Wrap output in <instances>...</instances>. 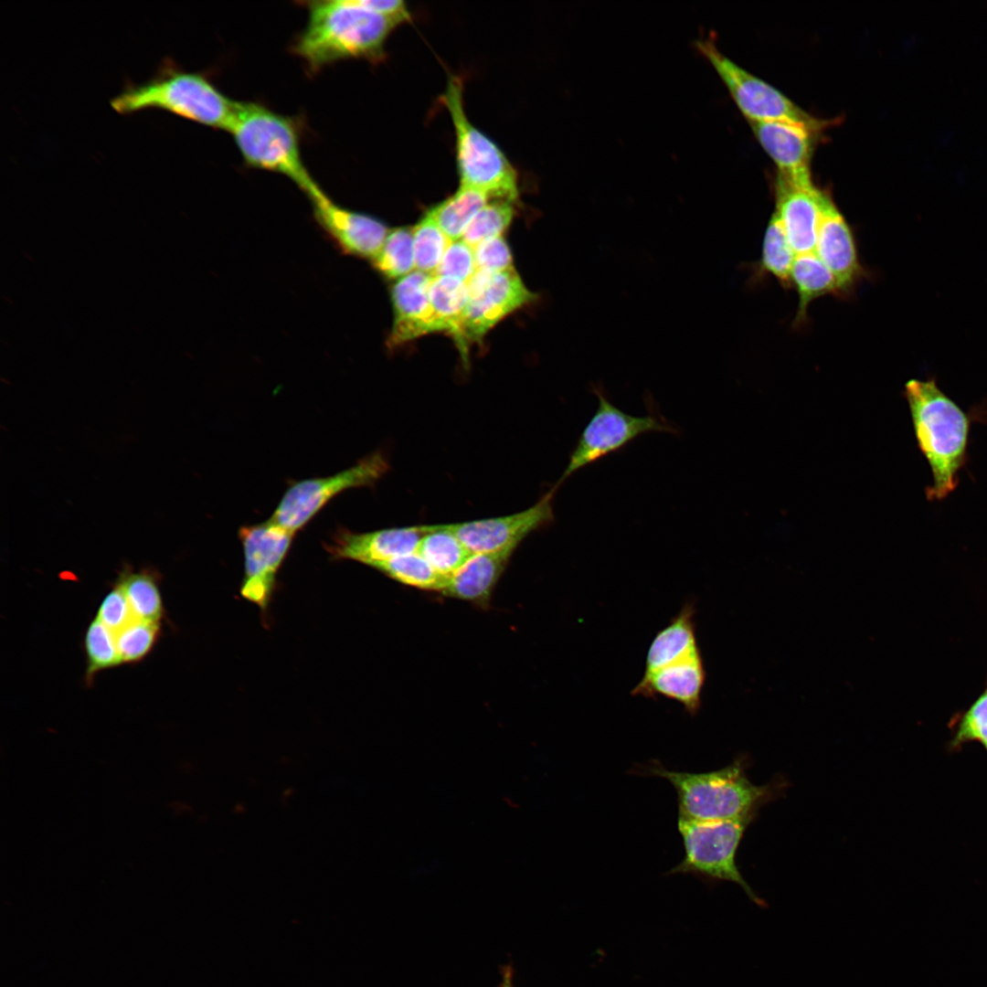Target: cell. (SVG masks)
Instances as JSON below:
<instances>
[{
	"label": "cell",
	"instance_id": "17",
	"mask_svg": "<svg viewBox=\"0 0 987 987\" xmlns=\"http://www.w3.org/2000/svg\"><path fill=\"white\" fill-rule=\"evenodd\" d=\"M814 252L848 293L863 276L851 227L826 192L817 228Z\"/></svg>",
	"mask_w": 987,
	"mask_h": 987
},
{
	"label": "cell",
	"instance_id": "33",
	"mask_svg": "<svg viewBox=\"0 0 987 987\" xmlns=\"http://www.w3.org/2000/svg\"><path fill=\"white\" fill-rule=\"evenodd\" d=\"M514 203L491 200L472 219L462 239L472 249L481 242L502 236L514 216Z\"/></svg>",
	"mask_w": 987,
	"mask_h": 987
},
{
	"label": "cell",
	"instance_id": "37",
	"mask_svg": "<svg viewBox=\"0 0 987 987\" xmlns=\"http://www.w3.org/2000/svg\"><path fill=\"white\" fill-rule=\"evenodd\" d=\"M971 740L987 749V688L964 713L954 737L955 745Z\"/></svg>",
	"mask_w": 987,
	"mask_h": 987
},
{
	"label": "cell",
	"instance_id": "1",
	"mask_svg": "<svg viewBox=\"0 0 987 987\" xmlns=\"http://www.w3.org/2000/svg\"><path fill=\"white\" fill-rule=\"evenodd\" d=\"M305 6L307 23L292 51L313 72L345 59L379 61L388 36L398 25L357 0L309 1Z\"/></svg>",
	"mask_w": 987,
	"mask_h": 987
},
{
	"label": "cell",
	"instance_id": "25",
	"mask_svg": "<svg viewBox=\"0 0 987 987\" xmlns=\"http://www.w3.org/2000/svg\"><path fill=\"white\" fill-rule=\"evenodd\" d=\"M116 584L122 589L135 618L161 622L164 608L159 587V575L148 568H124Z\"/></svg>",
	"mask_w": 987,
	"mask_h": 987
},
{
	"label": "cell",
	"instance_id": "4",
	"mask_svg": "<svg viewBox=\"0 0 987 987\" xmlns=\"http://www.w3.org/2000/svg\"><path fill=\"white\" fill-rule=\"evenodd\" d=\"M906 394L919 447L932 472L928 496L939 500L956 487L967 447L969 421L933 380H910Z\"/></svg>",
	"mask_w": 987,
	"mask_h": 987
},
{
	"label": "cell",
	"instance_id": "32",
	"mask_svg": "<svg viewBox=\"0 0 987 987\" xmlns=\"http://www.w3.org/2000/svg\"><path fill=\"white\" fill-rule=\"evenodd\" d=\"M412 233L415 269L434 275L451 240L427 213Z\"/></svg>",
	"mask_w": 987,
	"mask_h": 987
},
{
	"label": "cell",
	"instance_id": "34",
	"mask_svg": "<svg viewBox=\"0 0 987 987\" xmlns=\"http://www.w3.org/2000/svg\"><path fill=\"white\" fill-rule=\"evenodd\" d=\"M160 623L136 619L115 634L122 663H136L150 653L160 637Z\"/></svg>",
	"mask_w": 987,
	"mask_h": 987
},
{
	"label": "cell",
	"instance_id": "20",
	"mask_svg": "<svg viewBox=\"0 0 987 987\" xmlns=\"http://www.w3.org/2000/svg\"><path fill=\"white\" fill-rule=\"evenodd\" d=\"M706 670L700 651L643 675L631 691L632 695L648 698L663 696L681 704L695 716L701 706Z\"/></svg>",
	"mask_w": 987,
	"mask_h": 987
},
{
	"label": "cell",
	"instance_id": "14",
	"mask_svg": "<svg viewBox=\"0 0 987 987\" xmlns=\"http://www.w3.org/2000/svg\"><path fill=\"white\" fill-rule=\"evenodd\" d=\"M317 221L346 254L373 260L389 229L377 218L335 204L319 187L308 196Z\"/></svg>",
	"mask_w": 987,
	"mask_h": 987
},
{
	"label": "cell",
	"instance_id": "24",
	"mask_svg": "<svg viewBox=\"0 0 987 987\" xmlns=\"http://www.w3.org/2000/svg\"><path fill=\"white\" fill-rule=\"evenodd\" d=\"M430 300L437 331L452 336L462 357V328L468 303L467 284L451 277L433 276L430 285Z\"/></svg>",
	"mask_w": 987,
	"mask_h": 987
},
{
	"label": "cell",
	"instance_id": "39",
	"mask_svg": "<svg viewBox=\"0 0 987 987\" xmlns=\"http://www.w3.org/2000/svg\"><path fill=\"white\" fill-rule=\"evenodd\" d=\"M504 987H511L510 978L505 979V982L504 984Z\"/></svg>",
	"mask_w": 987,
	"mask_h": 987
},
{
	"label": "cell",
	"instance_id": "13",
	"mask_svg": "<svg viewBox=\"0 0 987 987\" xmlns=\"http://www.w3.org/2000/svg\"><path fill=\"white\" fill-rule=\"evenodd\" d=\"M551 489L532 506L518 513L481 520L447 524L471 554L513 552L530 534L555 520Z\"/></svg>",
	"mask_w": 987,
	"mask_h": 987
},
{
	"label": "cell",
	"instance_id": "21",
	"mask_svg": "<svg viewBox=\"0 0 987 987\" xmlns=\"http://www.w3.org/2000/svg\"><path fill=\"white\" fill-rule=\"evenodd\" d=\"M513 552L471 554L445 581L444 596L485 608L504 574Z\"/></svg>",
	"mask_w": 987,
	"mask_h": 987
},
{
	"label": "cell",
	"instance_id": "11",
	"mask_svg": "<svg viewBox=\"0 0 987 987\" xmlns=\"http://www.w3.org/2000/svg\"><path fill=\"white\" fill-rule=\"evenodd\" d=\"M466 284L468 303L462 328V357L464 366L468 363L472 343L481 341L506 315L538 298L525 287L514 268L496 272L477 269Z\"/></svg>",
	"mask_w": 987,
	"mask_h": 987
},
{
	"label": "cell",
	"instance_id": "22",
	"mask_svg": "<svg viewBox=\"0 0 987 987\" xmlns=\"http://www.w3.org/2000/svg\"><path fill=\"white\" fill-rule=\"evenodd\" d=\"M695 604L686 602L653 637L647 650L644 672L668 665L699 652L695 635Z\"/></svg>",
	"mask_w": 987,
	"mask_h": 987
},
{
	"label": "cell",
	"instance_id": "36",
	"mask_svg": "<svg viewBox=\"0 0 987 987\" xmlns=\"http://www.w3.org/2000/svg\"><path fill=\"white\" fill-rule=\"evenodd\" d=\"M96 618L114 634L137 619L118 584H114L102 599Z\"/></svg>",
	"mask_w": 987,
	"mask_h": 987
},
{
	"label": "cell",
	"instance_id": "5",
	"mask_svg": "<svg viewBox=\"0 0 987 987\" xmlns=\"http://www.w3.org/2000/svg\"><path fill=\"white\" fill-rule=\"evenodd\" d=\"M247 166L282 175L308 196L319 186L309 174L301 152L298 124L253 101H236L226 130Z\"/></svg>",
	"mask_w": 987,
	"mask_h": 987
},
{
	"label": "cell",
	"instance_id": "12",
	"mask_svg": "<svg viewBox=\"0 0 987 987\" xmlns=\"http://www.w3.org/2000/svg\"><path fill=\"white\" fill-rule=\"evenodd\" d=\"M238 534L244 555L240 595L265 611L295 534L271 518L263 523L243 525Z\"/></svg>",
	"mask_w": 987,
	"mask_h": 987
},
{
	"label": "cell",
	"instance_id": "28",
	"mask_svg": "<svg viewBox=\"0 0 987 987\" xmlns=\"http://www.w3.org/2000/svg\"><path fill=\"white\" fill-rule=\"evenodd\" d=\"M795 256L780 218L774 211L764 233L759 270L776 278L783 288H790Z\"/></svg>",
	"mask_w": 987,
	"mask_h": 987
},
{
	"label": "cell",
	"instance_id": "30",
	"mask_svg": "<svg viewBox=\"0 0 987 987\" xmlns=\"http://www.w3.org/2000/svg\"><path fill=\"white\" fill-rule=\"evenodd\" d=\"M374 268L388 279H400L415 269L412 228L389 230L387 239L372 260Z\"/></svg>",
	"mask_w": 987,
	"mask_h": 987
},
{
	"label": "cell",
	"instance_id": "10",
	"mask_svg": "<svg viewBox=\"0 0 987 987\" xmlns=\"http://www.w3.org/2000/svg\"><path fill=\"white\" fill-rule=\"evenodd\" d=\"M388 469L386 455L377 451L333 475L294 482L282 495L271 519L295 534L333 498L349 489L373 486Z\"/></svg>",
	"mask_w": 987,
	"mask_h": 987
},
{
	"label": "cell",
	"instance_id": "19",
	"mask_svg": "<svg viewBox=\"0 0 987 987\" xmlns=\"http://www.w3.org/2000/svg\"><path fill=\"white\" fill-rule=\"evenodd\" d=\"M433 275L414 271L398 279L391 289L394 322L388 345L397 346L430 333L438 332L430 300Z\"/></svg>",
	"mask_w": 987,
	"mask_h": 987
},
{
	"label": "cell",
	"instance_id": "7",
	"mask_svg": "<svg viewBox=\"0 0 987 987\" xmlns=\"http://www.w3.org/2000/svg\"><path fill=\"white\" fill-rule=\"evenodd\" d=\"M752 820L694 822L678 819L685 856L669 874H693L734 882L754 904L765 907L767 903L744 879L736 862L738 845Z\"/></svg>",
	"mask_w": 987,
	"mask_h": 987
},
{
	"label": "cell",
	"instance_id": "38",
	"mask_svg": "<svg viewBox=\"0 0 987 987\" xmlns=\"http://www.w3.org/2000/svg\"><path fill=\"white\" fill-rule=\"evenodd\" d=\"M476 269L503 271L513 269V259L508 244L502 237L486 239L473 248Z\"/></svg>",
	"mask_w": 987,
	"mask_h": 987
},
{
	"label": "cell",
	"instance_id": "9",
	"mask_svg": "<svg viewBox=\"0 0 987 987\" xmlns=\"http://www.w3.org/2000/svg\"><path fill=\"white\" fill-rule=\"evenodd\" d=\"M598 408L582 430L569 456L568 463L557 485L583 467L621 451L638 437L650 432L678 434V429L662 416L630 415L606 397L602 388L593 386Z\"/></svg>",
	"mask_w": 987,
	"mask_h": 987
},
{
	"label": "cell",
	"instance_id": "26",
	"mask_svg": "<svg viewBox=\"0 0 987 987\" xmlns=\"http://www.w3.org/2000/svg\"><path fill=\"white\" fill-rule=\"evenodd\" d=\"M484 193L460 186L450 197L430 207L426 213L432 218L451 241L462 238L474 216L489 202Z\"/></svg>",
	"mask_w": 987,
	"mask_h": 987
},
{
	"label": "cell",
	"instance_id": "6",
	"mask_svg": "<svg viewBox=\"0 0 987 987\" xmlns=\"http://www.w3.org/2000/svg\"><path fill=\"white\" fill-rule=\"evenodd\" d=\"M442 102L455 131L460 186L479 190L490 200L515 203L519 196L517 173L500 147L470 122L459 78L448 80Z\"/></svg>",
	"mask_w": 987,
	"mask_h": 987
},
{
	"label": "cell",
	"instance_id": "8",
	"mask_svg": "<svg viewBox=\"0 0 987 987\" xmlns=\"http://www.w3.org/2000/svg\"><path fill=\"white\" fill-rule=\"evenodd\" d=\"M696 49L711 63L740 111L752 122L780 121L801 124L817 132L828 125L806 112L775 87L751 74L726 56L715 37H699Z\"/></svg>",
	"mask_w": 987,
	"mask_h": 987
},
{
	"label": "cell",
	"instance_id": "29",
	"mask_svg": "<svg viewBox=\"0 0 987 987\" xmlns=\"http://www.w3.org/2000/svg\"><path fill=\"white\" fill-rule=\"evenodd\" d=\"M376 569L402 585L423 590L441 592L447 579L417 551L394 557Z\"/></svg>",
	"mask_w": 987,
	"mask_h": 987
},
{
	"label": "cell",
	"instance_id": "18",
	"mask_svg": "<svg viewBox=\"0 0 987 987\" xmlns=\"http://www.w3.org/2000/svg\"><path fill=\"white\" fill-rule=\"evenodd\" d=\"M824 195L816 186H803L777 176L775 212L796 254L814 251Z\"/></svg>",
	"mask_w": 987,
	"mask_h": 987
},
{
	"label": "cell",
	"instance_id": "35",
	"mask_svg": "<svg viewBox=\"0 0 987 987\" xmlns=\"http://www.w3.org/2000/svg\"><path fill=\"white\" fill-rule=\"evenodd\" d=\"M476 270L473 249L458 239L451 242L433 276L451 277L467 283Z\"/></svg>",
	"mask_w": 987,
	"mask_h": 987
},
{
	"label": "cell",
	"instance_id": "16",
	"mask_svg": "<svg viewBox=\"0 0 987 987\" xmlns=\"http://www.w3.org/2000/svg\"><path fill=\"white\" fill-rule=\"evenodd\" d=\"M752 131L778 168V175L794 184L813 186L811 160L814 135L807 126L780 121L749 122Z\"/></svg>",
	"mask_w": 987,
	"mask_h": 987
},
{
	"label": "cell",
	"instance_id": "15",
	"mask_svg": "<svg viewBox=\"0 0 987 987\" xmlns=\"http://www.w3.org/2000/svg\"><path fill=\"white\" fill-rule=\"evenodd\" d=\"M426 525L354 532L338 528L325 546L334 560L349 559L377 568L401 555L418 551Z\"/></svg>",
	"mask_w": 987,
	"mask_h": 987
},
{
	"label": "cell",
	"instance_id": "23",
	"mask_svg": "<svg viewBox=\"0 0 987 987\" xmlns=\"http://www.w3.org/2000/svg\"><path fill=\"white\" fill-rule=\"evenodd\" d=\"M791 286L798 293V310L794 324L805 322L809 304L827 294L842 295L838 280L814 251L796 254L791 271Z\"/></svg>",
	"mask_w": 987,
	"mask_h": 987
},
{
	"label": "cell",
	"instance_id": "3",
	"mask_svg": "<svg viewBox=\"0 0 987 987\" xmlns=\"http://www.w3.org/2000/svg\"><path fill=\"white\" fill-rule=\"evenodd\" d=\"M121 114L162 110L199 124L226 131L236 101L224 94L204 73L187 71L164 58L154 75L140 83L128 82L111 100Z\"/></svg>",
	"mask_w": 987,
	"mask_h": 987
},
{
	"label": "cell",
	"instance_id": "2",
	"mask_svg": "<svg viewBox=\"0 0 987 987\" xmlns=\"http://www.w3.org/2000/svg\"><path fill=\"white\" fill-rule=\"evenodd\" d=\"M640 769V774L663 778L674 786L678 819L685 821L753 819L759 809L780 790L775 783H752L746 773V760L740 758L722 769L702 773L669 770L658 760Z\"/></svg>",
	"mask_w": 987,
	"mask_h": 987
},
{
	"label": "cell",
	"instance_id": "31",
	"mask_svg": "<svg viewBox=\"0 0 987 987\" xmlns=\"http://www.w3.org/2000/svg\"><path fill=\"white\" fill-rule=\"evenodd\" d=\"M84 648L87 657V685L92 683L97 673L122 664L115 634L96 617L86 630Z\"/></svg>",
	"mask_w": 987,
	"mask_h": 987
},
{
	"label": "cell",
	"instance_id": "27",
	"mask_svg": "<svg viewBox=\"0 0 987 987\" xmlns=\"http://www.w3.org/2000/svg\"><path fill=\"white\" fill-rule=\"evenodd\" d=\"M417 552L445 578L452 575L471 555L447 525H426Z\"/></svg>",
	"mask_w": 987,
	"mask_h": 987
}]
</instances>
